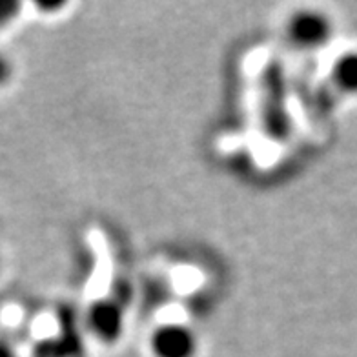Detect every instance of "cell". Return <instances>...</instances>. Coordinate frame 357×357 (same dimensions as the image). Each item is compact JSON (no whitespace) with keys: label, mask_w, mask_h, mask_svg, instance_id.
Masks as SVG:
<instances>
[{"label":"cell","mask_w":357,"mask_h":357,"mask_svg":"<svg viewBox=\"0 0 357 357\" xmlns=\"http://www.w3.org/2000/svg\"><path fill=\"white\" fill-rule=\"evenodd\" d=\"M334 33L332 20L321 11L305 10L291 15L288 22V37L296 46L314 50L328 43Z\"/></svg>","instance_id":"6da1fadb"},{"label":"cell","mask_w":357,"mask_h":357,"mask_svg":"<svg viewBox=\"0 0 357 357\" xmlns=\"http://www.w3.org/2000/svg\"><path fill=\"white\" fill-rule=\"evenodd\" d=\"M89 326L99 339L112 343L121 335L124 323V303L121 296L104 297L89 310Z\"/></svg>","instance_id":"7a4b0ae2"},{"label":"cell","mask_w":357,"mask_h":357,"mask_svg":"<svg viewBox=\"0 0 357 357\" xmlns=\"http://www.w3.org/2000/svg\"><path fill=\"white\" fill-rule=\"evenodd\" d=\"M151 350L157 357H193L197 341L186 326L169 323L155 330L151 337Z\"/></svg>","instance_id":"3957f363"},{"label":"cell","mask_w":357,"mask_h":357,"mask_svg":"<svg viewBox=\"0 0 357 357\" xmlns=\"http://www.w3.org/2000/svg\"><path fill=\"white\" fill-rule=\"evenodd\" d=\"M84 352L79 332L70 323H64L62 332L53 339H44L35 347V357H80Z\"/></svg>","instance_id":"277c9868"},{"label":"cell","mask_w":357,"mask_h":357,"mask_svg":"<svg viewBox=\"0 0 357 357\" xmlns=\"http://www.w3.org/2000/svg\"><path fill=\"white\" fill-rule=\"evenodd\" d=\"M332 79L343 93L357 95V50L344 52L335 59Z\"/></svg>","instance_id":"5b68a950"},{"label":"cell","mask_w":357,"mask_h":357,"mask_svg":"<svg viewBox=\"0 0 357 357\" xmlns=\"http://www.w3.org/2000/svg\"><path fill=\"white\" fill-rule=\"evenodd\" d=\"M20 4L17 0H0V29L10 26L19 17Z\"/></svg>","instance_id":"8992f818"},{"label":"cell","mask_w":357,"mask_h":357,"mask_svg":"<svg viewBox=\"0 0 357 357\" xmlns=\"http://www.w3.org/2000/svg\"><path fill=\"white\" fill-rule=\"evenodd\" d=\"M11 75H13L11 62L4 55H0V86H4L11 79Z\"/></svg>","instance_id":"52a82bcc"},{"label":"cell","mask_w":357,"mask_h":357,"mask_svg":"<svg viewBox=\"0 0 357 357\" xmlns=\"http://www.w3.org/2000/svg\"><path fill=\"white\" fill-rule=\"evenodd\" d=\"M0 357H19L17 348L8 337H0Z\"/></svg>","instance_id":"ba28073f"}]
</instances>
